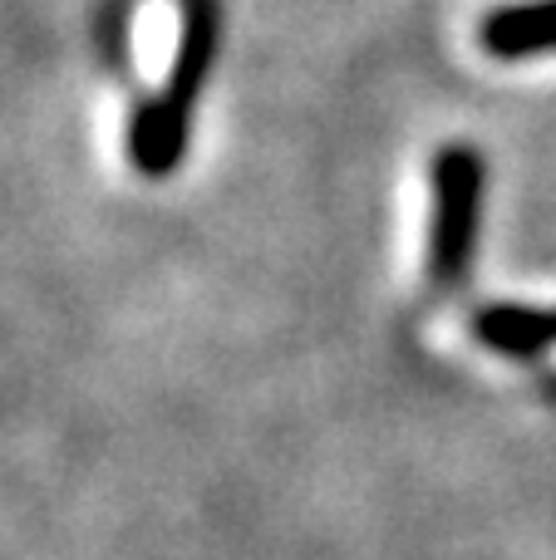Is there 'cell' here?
<instances>
[{"label": "cell", "mask_w": 556, "mask_h": 560, "mask_svg": "<svg viewBox=\"0 0 556 560\" xmlns=\"http://www.w3.org/2000/svg\"><path fill=\"white\" fill-rule=\"evenodd\" d=\"M217 59V0H183V25L167 84L134 108L128 118V163L143 177H167L187 158L193 114Z\"/></svg>", "instance_id": "obj_1"}, {"label": "cell", "mask_w": 556, "mask_h": 560, "mask_svg": "<svg viewBox=\"0 0 556 560\" xmlns=\"http://www.w3.org/2000/svg\"><path fill=\"white\" fill-rule=\"evenodd\" d=\"M433 183V212H429V285L433 290H463L478 252V222H483V167L473 143H443L429 167Z\"/></svg>", "instance_id": "obj_2"}, {"label": "cell", "mask_w": 556, "mask_h": 560, "mask_svg": "<svg viewBox=\"0 0 556 560\" xmlns=\"http://www.w3.org/2000/svg\"><path fill=\"white\" fill-rule=\"evenodd\" d=\"M478 39L493 59L556 55V0H518L483 15Z\"/></svg>", "instance_id": "obj_3"}, {"label": "cell", "mask_w": 556, "mask_h": 560, "mask_svg": "<svg viewBox=\"0 0 556 560\" xmlns=\"http://www.w3.org/2000/svg\"><path fill=\"white\" fill-rule=\"evenodd\" d=\"M473 335L488 349L512 359H532L556 345V310H528V305H483L473 315Z\"/></svg>", "instance_id": "obj_4"}]
</instances>
